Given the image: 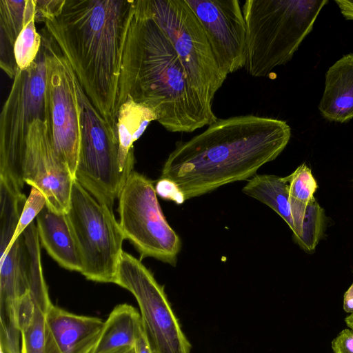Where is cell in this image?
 I'll use <instances>...</instances> for the list:
<instances>
[{
  "label": "cell",
  "instance_id": "8",
  "mask_svg": "<svg viewBox=\"0 0 353 353\" xmlns=\"http://www.w3.org/2000/svg\"><path fill=\"white\" fill-rule=\"evenodd\" d=\"M81 145L76 180L94 198L112 209L134 167L123 170L119 162V139L94 107L79 81Z\"/></svg>",
  "mask_w": 353,
  "mask_h": 353
},
{
  "label": "cell",
  "instance_id": "10",
  "mask_svg": "<svg viewBox=\"0 0 353 353\" xmlns=\"http://www.w3.org/2000/svg\"><path fill=\"white\" fill-rule=\"evenodd\" d=\"M114 284L128 290L137 300L143 330L153 353H190L191 345L163 286L141 260L123 252Z\"/></svg>",
  "mask_w": 353,
  "mask_h": 353
},
{
  "label": "cell",
  "instance_id": "5",
  "mask_svg": "<svg viewBox=\"0 0 353 353\" xmlns=\"http://www.w3.org/2000/svg\"><path fill=\"white\" fill-rule=\"evenodd\" d=\"M50 125L46 85V49L27 69H17L0 114V179L23 190L21 169L30 124L35 119Z\"/></svg>",
  "mask_w": 353,
  "mask_h": 353
},
{
  "label": "cell",
  "instance_id": "25",
  "mask_svg": "<svg viewBox=\"0 0 353 353\" xmlns=\"http://www.w3.org/2000/svg\"><path fill=\"white\" fill-rule=\"evenodd\" d=\"M325 223V212L314 198L307 206L301 234L293 236L294 241L305 252L313 253L323 234Z\"/></svg>",
  "mask_w": 353,
  "mask_h": 353
},
{
  "label": "cell",
  "instance_id": "11",
  "mask_svg": "<svg viewBox=\"0 0 353 353\" xmlns=\"http://www.w3.org/2000/svg\"><path fill=\"white\" fill-rule=\"evenodd\" d=\"M42 43L46 49L52 142L57 157L67 166L74 179L81 145V109L77 79L48 32L42 37Z\"/></svg>",
  "mask_w": 353,
  "mask_h": 353
},
{
  "label": "cell",
  "instance_id": "30",
  "mask_svg": "<svg viewBox=\"0 0 353 353\" xmlns=\"http://www.w3.org/2000/svg\"><path fill=\"white\" fill-rule=\"evenodd\" d=\"M341 14L348 20H353V1L336 0Z\"/></svg>",
  "mask_w": 353,
  "mask_h": 353
},
{
  "label": "cell",
  "instance_id": "6",
  "mask_svg": "<svg viewBox=\"0 0 353 353\" xmlns=\"http://www.w3.org/2000/svg\"><path fill=\"white\" fill-rule=\"evenodd\" d=\"M145 12L171 40L191 85L212 110L216 92L227 74L219 67L205 32L185 0H139Z\"/></svg>",
  "mask_w": 353,
  "mask_h": 353
},
{
  "label": "cell",
  "instance_id": "29",
  "mask_svg": "<svg viewBox=\"0 0 353 353\" xmlns=\"http://www.w3.org/2000/svg\"><path fill=\"white\" fill-rule=\"evenodd\" d=\"M134 347L136 353H153L146 338L143 327L140 335L137 339Z\"/></svg>",
  "mask_w": 353,
  "mask_h": 353
},
{
  "label": "cell",
  "instance_id": "13",
  "mask_svg": "<svg viewBox=\"0 0 353 353\" xmlns=\"http://www.w3.org/2000/svg\"><path fill=\"white\" fill-rule=\"evenodd\" d=\"M49 123L35 119L30 125L21 169V181L39 189L53 212L69 209L73 181L67 166L57 157Z\"/></svg>",
  "mask_w": 353,
  "mask_h": 353
},
{
  "label": "cell",
  "instance_id": "27",
  "mask_svg": "<svg viewBox=\"0 0 353 353\" xmlns=\"http://www.w3.org/2000/svg\"><path fill=\"white\" fill-rule=\"evenodd\" d=\"M345 321L350 329L343 330L332 341L334 353H353V313L346 316Z\"/></svg>",
  "mask_w": 353,
  "mask_h": 353
},
{
  "label": "cell",
  "instance_id": "31",
  "mask_svg": "<svg viewBox=\"0 0 353 353\" xmlns=\"http://www.w3.org/2000/svg\"><path fill=\"white\" fill-rule=\"evenodd\" d=\"M343 310L347 313H353V283L344 294Z\"/></svg>",
  "mask_w": 353,
  "mask_h": 353
},
{
  "label": "cell",
  "instance_id": "33",
  "mask_svg": "<svg viewBox=\"0 0 353 353\" xmlns=\"http://www.w3.org/2000/svg\"><path fill=\"white\" fill-rule=\"evenodd\" d=\"M0 353H3V352H1Z\"/></svg>",
  "mask_w": 353,
  "mask_h": 353
},
{
  "label": "cell",
  "instance_id": "19",
  "mask_svg": "<svg viewBox=\"0 0 353 353\" xmlns=\"http://www.w3.org/2000/svg\"><path fill=\"white\" fill-rule=\"evenodd\" d=\"M142 330L141 315L136 308L126 303L119 304L104 321L101 335L92 353L134 347Z\"/></svg>",
  "mask_w": 353,
  "mask_h": 353
},
{
  "label": "cell",
  "instance_id": "9",
  "mask_svg": "<svg viewBox=\"0 0 353 353\" xmlns=\"http://www.w3.org/2000/svg\"><path fill=\"white\" fill-rule=\"evenodd\" d=\"M118 199L119 225L141 259L154 258L174 266L181 241L163 215L153 182L133 170Z\"/></svg>",
  "mask_w": 353,
  "mask_h": 353
},
{
  "label": "cell",
  "instance_id": "20",
  "mask_svg": "<svg viewBox=\"0 0 353 353\" xmlns=\"http://www.w3.org/2000/svg\"><path fill=\"white\" fill-rule=\"evenodd\" d=\"M26 0L0 1V66L10 79L17 70L15 42L24 26Z\"/></svg>",
  "mask_w": 353,
  "mask_h": 353
},
{
  "label": "cell",
  "instance_id": "32",
  "mask_svg": "<svg viewBox=\"0 0 353 353\" xmlns=\"http://www.w3.org/2000/svg\"><path fill=\"white\" fill-rule=\"evenodd\" d=\"M103 353H136L135 347H125L112 350Z\"/></svg>",
  "mask_w": 353,
  "mask_h": 353
},
{
  "label": "cell",
  "instance_id": "23",
  "mask_svg": "<svg viewBox=\"0 0 353 353\" xmlns=\"http://www.w3.org/2000/svg\"><path fill=\"white\" fill-rule=\"evenodd\" d=\"M289 185V201L294 223L293 236H299L307 206L314 199L317 183L309 167L299 165L287 176Z\"/></svg>",
  "mask_w": 353,
  "mask_h": 353
},
{
  "label": "cell",
  "instance_id": "16",
  "mask_svg": "<svg viewBox=\"0 0 353 353\" xmlns=\"http://www.w3.org/2000/svg\"><path fill=\"white\" fill-rule=\"evenodd\" d=\"M41 245L63 268L81 273V261L65 213H57L46 205L36 218Z\"/></svg>",
  "mask_w": 353,
  "mask_h": 353
},
{
  "label": "cell",
  "instance_id": "26",
  "mask_svg": "<svg viewBox=\"0 0 353 353\" xmlns=\"http://www.w3.org/2000/svg\"><path fill=\"white\" fill-rule=\"evenodd\" d=\"M46 205V198L44 194L37 188L32 186L10 243L14 242L34 222V219L37 218Z\"/></svg>",
  "mask_w": 353,
  "mask_h": 353
},
{
  "label": "cell",
  "instance_id": "17",
  "mask_svg": "<svg viewBox=\"0 0 353 353\" xmlns=\"http://www.w3.org/2000/svg\"><path fill=\"white\" fill-rule=\"evenodd\" d=\"M319 110L331 122L345 123L353 119V54L343 56L326 72Z\"/></svg>",
  "mask_w": 353,
  "mask_h": 353
},
{
  "label": "cell",
  "instance_id": "3",
  "mask_svg": "<svg viewBox=\"0 0 353 353\" xmlns=\"http://www.w3.org/2000/svg\"><path fill=\"white\" fill-rule=\"evenodd\" d=\"M128 97L152 108L172 132H192L218 119L193 90L169 37L139 0L123 47L119 108Z\"/></svg>",
  "mask_w": 353,
  "mask_h": 353
},
{
  "label": "cell",
  "instance_id": "18",
  "mask_svg": "<svg viewBox=\"0 0 353 353\" xmlns=\"http://www.w3.org/2000/svg\"><path fill=\"white\" fill-rule=\"evenodd\" d=\"M156 112L150 107L128 97L119 108L117 132L119 139V162L125 170L134 167L133 143L143 134L149 123L157 121Z\"/></svg>",
  "mask_w": 353,
  "mask_h": 353
},
{
  "label": "cell",
  "instance_id": "2",
  "mask_svg": "<svg viewBox=\"0 0 353 353\" xmlns=\"http://www.w3.org/2000/svg\"><path fill=\"white\" fill-rule=\"evenodd\" d=\"M135 0H65L46 32L91 103L117 134L121 59Z\"/></svg>",
  "mask_w": 353,
  "mask_h": 353
},
{
  "label": "cell",
  "instance_id": "22",
  "mask_svg": "<svg viewBox=\"0 0 353 353\" xmlns=\"http://www.w3.org/2000/svg\"><path fill=\"white\" fill-rule=\"evenodd\" d=\"M46 312L29 294L21 301L17 314L21 353H45Z\"/></svg>",
  "mask_w": 353,
  "mask_h": 353
},
{
  "label": "cell",
  "instance_id": "14",
  "mask_svg": "<svg viewBox=\"0 0 353 353\" xmlns=\"http://www.w3.org/2000/svg\"><path fill=\"white\" fill-rule=\"evenodd\" d=\"M202 25L214 57L228 75L245 67L247 30L238 0H185Z\"/></svg>",
  "mask_w": 353,
  "mask_h": 353
},
{
  "label": "cell",
  "instance_id": "24",
  "mask_svg": "<svg viewBox=\"0 0 353 353\" xmlns=\"http://www.w3.org/2000/svg\"><path fill=\"white\" fill-rule=\"evenodd\" d=\"M34 14L35 0H26L24 26L14 48L17 69L29 68L37 58L41 48L42 37L36 30Z\"/></svg>",
  "mask_w": 353,
  "mask_h": 353
},
{
  "label": "cell",
  "instance_id": "4",
  "mask_svg": "<svg viewBox=\"0 0 353 353\" xmlns=\"http://www.w3.org/2000/svg\"><path fill=\"white\" fill-rule=\"evenodd\" d=\"M327 0H247L242 6L247 30L246 68L264 77L292 58Z\"/></svg>",
  "mask_w": 353,
  "mask_h": 353
},
{
  "label": "cell",
  "instance_id": "15",
  "mask_svg": "<svg viewBox=\"0 0 353 353\" xmlns=\"http://www.w3.org/2000/svg\"><path fill=\"white\" fill-rule=\"evenodd\" d=\"M103 324L98 317L76 314L53 304L46 314V329L60 353H92Z\"/></svg>",
  "mask_w": 353,
  "mask_h": 353
},
{
  "label": "cell",
  "instance_id": "12",
  "mask_svg": "<svg viewBox=\"0 0 353 353\" xmlns=\"http://www.w3.org/2000/svg\"><path fill=\"white\" fill-rule=\"evenodd\" d=\"M41 243L36 224L32 222L3 251L0 260V327L19 330V306L27 294L43 307L50 299L41 261Z\"/></svg>",
  "mask_w": 353,
  "mask_h": 353
},
{
  "label": "cell",
  "instance_id": "7",
  "mask_svg": "<svg viewBox=\"0 0 353 353\" xmlns=\"http://www.w3.org/2000/svg\"><path fill=\"white\" fill-rule=\"evenodd\" d=\"M66 217L88 280L114 283L125 237L112 209L73 181Z\"/></svg>",
  "mask_w": 353,
  "mask_h": 353
},
{
  "label": "cell",
  "instance_id": "21",
  "mask_svg": "<svg viewBox=\"0 0 353 353\" xmlns=\"http://www.w3.org/2000/svg\"><path fill=\"white\" fill-rule=\"evenodd\" d=\"M242 192L272 209L294 231L286 176L256 174L248 181Z\"/></svg>",
  "mask_w": 353,
  "mask_h": 353
},
{
  "label": "cell",
  "instance_id": "1",
  "mask_svg": "<svg viewBox=\"0 0 353 353\" xmlns=\"http://www.w3.org/2000/svg\"><path fill=\"white\" fill-rule=\"evenodd\" d=\"M290 137L288 124L276 119L252 114L217 119L203 132L176 144L163 165L157 194L181 203L251 179L283 152Z\"/></svg>",
  "mask_w": 353,
  "mask_h": 353
},
{
  "label": "cell",
  "instance_id": "28",
  "mask_svg": "<svg viewBox=\"0 0 353 353\" xmlns=\"http://www.w3.org/2000/svg\"><path fill=\"white\" fill-rule=\"evenodd\" d=\"M65 1V0H35V22H44L46 19L57 16Z\"/></svg>",
  "mask_w": 353,
  "mask_h": 353
}]
</instances>
